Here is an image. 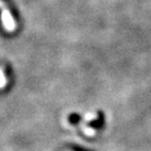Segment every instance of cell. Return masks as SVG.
<instances>
[{
    "label": "cell",
    "instance_id": "1",
    "mask_svg": "<svg viewBox=\"0 0 151 151\" xmlns=\"http://www.w3.org/2000/svg\"><path fill=\"white\" fill-rule=\"evenodd\" d=\"M0 19H1V23L5 31L9 32V33H13V32L16 31L17 24L15 21L14 17H13L12 13L7 9L6 6H3L1 9V14H0Z\"/></svg>",
    "mask_w": 151,
    "mask_h": 151
},
{
    "label": "cell",
    "instance_id": "4",
    "mask_svg": "<svg viewBox=\"0 0 151 151\" xmlns=\"http://www.w3.org/2000/svg\"><path fill=\"white\" fill-rule=\"evenodd\" d=\"M98 114L96 112H87L86 114L84 116V121L85 122H92V121H96L98 120Z\"/></svg>",
    "mask_w": 151,
    "mask_h": 151
},
{
    "label": "cell",
    "instance_id": "5",
    "mask_svg": "<svg viewBox=\"0 0 151 151\" xmlns=\"http://www.w3.org/2000/svg\"><path fill=\"white\" fill-rule=\"evenodd\" d=\"M4 2H3V1H2V0H0V9H2V7L3 6H4Z\"/></svg>",
    "mask_w": 151,
    "mask_h": 151
},
{
    "label": "cell",
    "instance_id": "2",
    "mask_svg": "<svg viewBox=\"0 0 151 151\" xmlns=\"http://www.w3.org/2000/svg\"><path fill=\"white\" fill-rule=\"evenodd\" d=\"M80 127H81V130L84 132V134L87 135V137H94V135H96V133H97L96 129H93L92 127L88 126L87 124H86V123H84V122L80 123Z\"/></svg>",
    "mask_w": 151,
    "mask_h": 151
},
{
    "label": "cell",
    "instance_id": "3",
    "mask_svg": "<svg viewBox=\"0 0 151 151\" xmlns=\"http://www.w3.org/2000/svg\"><path fill=\"white\" fill-rule=\"evenodd\" d=\"M6 85H7L6 76H5L4 70H3L2 67H0V89L5 88L6 87Z\"/></svg>",
    "mask_w": 151,
    "mask_h": 151
}]
</instances>
